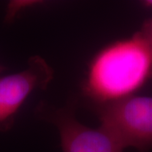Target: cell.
<instances>
[{
    "instance_id": "obj_1",
    "label": "cell",
    "mask_w": 152,
    "mask_h": 152,
    "mask_svg": "<svg viewBox=\"0 0 152 152\" xmlns=\"http://www.w3.org/2000/svg\"><path fill=\"white\" fill-rule=\"evenodd\" d=\"M152 79V52L141 28L106 44L87 64L81 92L90 107L137 95Z\"/></svg>"
},
{
    "instance_id": "obj_2",
    "label": "cell",
    "mask_w": 152,
    "mask_h": 152,
    "mask_svg": "<svg viewBox=\"0 0 152 152\" xmlns=\"http://www.w3.org/2000/svg\"><path fill=\"white\" fill-rule=\"evenodd\" d=\"M107 130L126 148L152 150V96L134 95L110 104L91 107Z\"/></svg>"
},
{
    "instance_id": "obj_3",
    "label": "cell",
    "mask_w": 152,
    "mask_h": 152,
    "mask_svg": "<svg viewBox=\"0 0 152 152\" xmlns=\"http://www.w3.org/2000/svg\"><path fill=\"white\" fill-rule=\"evenodd\" d=\"M75 104L54 107L41 104L38 113L55 125L63 152H124V147L102 126L91 128L77 119Z\"/></svg>"
},
{
    "instance_id": "obj_4",
    "label": "cell",
    "mask_w": 152,
    "mask_h": 152,
    "mask_svg": "<svg viewBox=\"0 0 152 152\" xmlns=\"http://www.w3.org/2000/svg\"><path fill=\"white\" fill-rule=\"evenodd\" d=\"M53 79V70L41 57H32L24 70L0 77V124L14 118L29 96L45 90Z\"/></svg>"
},
{
    "instance_id": "obj_5",
    "label": "cell",
    "mask_w": 152,
    "mask_h": 152,
    "mask_svg": "<svg viewBox=\"0 0 152 152\" xmlns=\"http://www.w3.org/2000/svg\"><path fill=\"white\" fill-rule=\"evenodd\" d=\"M141 29L143 30V31L145 33L147 38L149 40L152 52V18L148 19L142 24Z\"/></svg>"
},
{
    "instance_id": "obj_6",
    "label": "cell",
    "mask_w": 152,
    "mask_h": 152,
    "mask_svg": "<svg viewBox=\"0 0 152 152\" xmlns=\"http://www.w3.org/2000/svg\"><path fill=\"white\" fill-rule=\"evenodd\" d=\"M141 4L145 8H146V9L152 10V0H145V1H142Z\"/></svg>"
}]
</instances>
